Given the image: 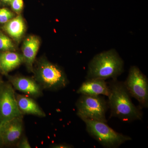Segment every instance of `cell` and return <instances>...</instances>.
Segmentation results:
<instances>
[{"label": "cell", "instance_id": "cell-7", "mask_svg": "<svg viewBox=\"0 0 148 148\" xmlns=\"http://www.w3.org/2000/svg\"><path fill=\"white\" fill-rule=\"evenodd\" d=\"M23 116L18 108L14 89L10 83L0 86V123Z\"/></svg>", "mask_w": 148, "mask_h": 148}, {"label": "cell", "instance_id": "cell-10", "mask_svg": "<svg viewBox=\"0 0 148 148\" xmlns=\"http://www.w3.org/2000/svg\"><path fill=\"white\" fill-rule=\"evenodd\" d=\"M77 92L81 95L91 96L103 95L108 97L110 89L105 80L92 79H87L83 83Z\"/></svg>", "mask_w": 148, "mask_h": 148}, {"label": "cell", "instance_id": "cell-14", "mask_svg": "<svg viewBox=\"0 0 148 148\" xmlns=\"http://www.w3.org/2000/svg\"><path fill=\"white\" fill-rule=\"evenodd\" d=\"M25 24L21 15L14 17L5 23V31L14 40H18L22 38L25 31Z\"/></svg>", "mask_w": 148, "mask_h": 148}, {"label": "cell", "instance_id": "cell-11", "mask_svg": "<svg viewBox=\"0 0 148 148\" xmlns=\"http://www.w3.org/2000/svg\"><path fill=\"white\" fill-rule=\"evenodd\" d=\"M40 41L36 36H31L25 40L22 46L24 61L28 69L32 71L33 65L39 49Z\"/></svg>", "mask_w": 148, "mask_h": 148}, {"label": "cell", "instance_id": "cell-19", "mask_svg": "<svg viewBox=\"0 0 148 148\" xmlns=\"http://www.w3.org/2000/svg\"><path fill=\"white\" fill-rule=\"evenodd\" d=\"M51 147L53 148H71L74 147L73 146L66 144V143H60L52 145Z\"/></svg>", "mask_w": 148, "mask_h": 148}, {"label": "cell", "instance_id": "cell-20", "mask_svg": "<svg viewBox=\"0 0 148 148\" xmlns=\"http://www.w3.org/2000/svg\"><path fill=\"white\" fill-rule=\"evenodd\" d=\"M2 2L6 4L9 5L12 0H0Z\"/></svg>", "mask_w": 148, "mask_h": 148}, {"label": "cell", "instance_id": "cell-17", "mask_svg": "<svg viewBox=\"0 0 148 148\" xmlns=\"http://www.w3.org/2000/svg\"><path fill=\"white\" fill-rule=\"evenodd\" d=\"M11 8L13 11L16 14H20L24 7L23 0H12L10 4Z\"/></svg>", "mask_w": 148, "mask_h": 148}, {"label": "cell", "instance_id": "cell-2", "mask_svg": "<svg viewBox=\"0 0 148 148\" xmlns=\"http://www.w3.org/2000/svg\"><path fill=\"white\" fill-rule=\"evenodd\" d=\"M123 60L116 51L111 49L97 54L90 61L86 79H116L123 72Z\"/></svg>", "mask_w": 148, "mask_h": 148}, {"label": "cell", "instance_id": "cell-13", "mask_svg": "<svg viewBox=\"0 0 148 148\" xmlns=\"http://www.w3.org/2000/svg\"><path fill=\"white\" fill-rule=\"evenodd\" d=\"M24 61L23 56L13 51L0 53V67L1 71L7 74L16 69Z\"/></svg>", "mask_w": 148, "mask_h": 148}, {"label": "cell", "instance_id": "cell-21", "mask_svg": "<svg viewBox=\"0 0 148 148\" xmlns=\"http://www.w3.org/2000/svg\"><path fill=\"white\" fill-rule=\"evenodd\" d=\"M3 145L1 139V135H0V145Z\"/></svg>", "mask_w": 148, "mask_h": 148}, {"label": "cell", "instance_id": "cell-15", "mask_svg": "<svg viewBox=\"0 0 148 148\" xmlns=\"http://www.w3.org/2000/svg\"><path fill=\"white\" fill-rule=\"evenodd\" d=\"M15 48L12 40L2 32H0V51H14Z\"/></svg>", "mask_w": 148, "mask_h": 148}, {"label": "cell", "instance_id": "cell-16", "mask_svg": "<svg viewBox=\"0 0 148 148\" xmlns=\"http://www.w3.org/2000/svg\"><path fill=\"white\" fill-rule=\"evenodd\" d=\"M14 17V14L8 9H0V23L5 24Z\"/></svg>", "mask_w": 148, "mask_h": 148}, {"label": "cell", "instance_id": "cell-23", "mask_svg": "<svg viewBox=\"0 0 148 148\" xmlns=\"http://www.w3.org/2000/svg\"><path fill=\"white\" fill-rule=\"evenodd\" d=\"M0 71H1V67H0Z\"/></svg>", "mask_w": 148, "mask_h": 148}, {"label": "cell", "instance_id": "cell-8", "mask_svg": "<svg viewBox=\"0 0 148 148\" xmlns=\"http://www.w3.org/2000/svg\"><path fill=\"white\" fill-rule=\"evenodd\" d=\"M23 131V116L0 123V135L3 145L9 146L16 145L21 139Z\"/></svg>", "mask_w": 148, "mask_h": 148}, {"label": "cell", "instance_id": "cell-4", "mask_svg": "<svg viewBox=\"0 0 148 148\" xmlns=\"http://www.w3.org/2000/svg\"><path fill=\"white\" fill-rule=\"evenodd\" d=\"M35 75L36 81L43 89L58 90L69 84L63 70L57 65L45 60L39 63Z\"/></svg>", "mask_w": 148, "mask_h": 148}, {"label": "cell", "instance_id": "cell-5", "mask_svg": "<svg viewBox=\"0 0 148 148\" xmlns=\"http://www.w3.org/2000/svg\"><path fill=\"white\" fill-rule=\"evenodd\" d=\"M77 114L80 119H88L107 123L108 102L103 97L82 95L76 104Z\"/></svg>", "mask_w": 148, "mask_h": 148}, {"label": "cell", "instance_id": "cell-22", "mask_svg": "<svg viewBox=\"0 0 148 148\" xmlns=\"http://www.w3.org/2000/svg\"><path fill=\"white\" fill-rule=\"evenodd\" d=\"M2 83V82L1 81V79H0V86H1V84Z\"/></svg>", "mask_w": 148, "mask_h": 148}, {"label": "cell", "instance_id": "cell-1", "mask_svg": "<svg viewBox=\"0 0 148 148\" xmlns=\"http://www.w3.org/2000/svg\"><path fill=\"white\" fill-rule=\"evenodd\" d=\"M109 87L108 103L112 116L125 122L142 119L143 114L141 108L136 107L132 103L131 95L124 82L113 79Z\"/></svg>", "mask_w": 148, "mask_h": 148}, {"label": "cell", "instance_id": "cell-9", "mask_svg": "<svg viewBox=\"0 0 148 148\" xmlns=\"http://www.w3.org/2000/svg\"><path fill=\"white\" fill-rule=\"evenodd\" d=\"M9 79L14 88L28 96L38 97L42 95V88L35 80L22 76L10 77Z\"/></svg>", "mask_w": 148, "mask_h": 148}, {"label": "cell", "instance_id": "cell-12", "mask_svg": "<svg viewBox=\"0 0 148 148\" xmlns=\"http://www.w3.org/2000/svg\"><path fill=\"white\" fill-rule=\"evenodd\" d=\"M18 108L22 114L33 115L44 117L45 112L33 99L28 96L15 93Z\"/></svg>", "mask_w": 148, "mask_h": 148}, {"label": "cell", "instance_id": "cell-18", "mask_svg": "<svg viewBox=\"0 0 148 148\" xmlns=\"http://www.w3.org/2000/svg\"><path fill=\"white\" fill-rule=\"evenodd\" d=\"M17 146L20 148H32L28 139L26 137H23L20 139L17 143Z\"/></svg>", "mask_w": 148, "mask_h": 148}, {"label": "cell", "instance_id": "cell-3", "mask_svg": "<svg viewBox=\"0 0 148 148\" xmlns=\"http://www.w3.org/2000/svg\"><path fill=\"white\" fill-rule=\"evenodd\" d=\"M85 123L86 131L103 147L115 148L123 143L132 140L130 137L115 131L107 122L88 119H82Z\"/></svg>", "mask_w": 148, "mask_h": 148}, {"label": "cell", "instance_id": "cell-6", "mask_svg": "<svg viewBox=\"0 0 148 148\" xmlns=\"http://www.w3.org/2000/svg\"><path fill=\"white\" fill-rule=\"evenodd\" d=\"M124 83L131 96L138 101L140 108H147L148 79L138 67L133 66L130 68Z\"/></svg>", "mask_w": 148, "mask_h": 148}]
</instances>
